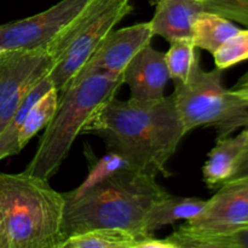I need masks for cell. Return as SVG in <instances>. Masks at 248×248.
<instances>
[{"label": "cell", "instance_id": "6da1fadb", "mask_svg": "<svg viewBox=\"0 0 248 248\" xmlns=\"http://www.w3.org/2000/svg\"><path fill=\"white\" fill-rule=\"evenodd\" d=\"M84 133L101 137L110 153L133 170L170 176L167 162L186 136L173 94L140 102L111 98L90 121Z\"/></svg>", "mask_w": 248, "mask_h": 248}, {"label": "cell", "instance_id": "7a4b0ae2", "mask_svg": "<svg viewBox=\"0 0 248 248\" xmlns=\"http://www.w3.org/2000/svg\"><path fill=\"white\" fill-rule=\"evenodd\" d=\"M167 195L154 176L121 167L63 194V234L67 239L98 228H119L140 241L149 235L145 223L150 210Z\"/></svg>", "mask_w": 248, "mask_h": 248}, {"label": "cell", "instance_id": "3957f363", "mask_svg": "<svg viewBox=\"0 0 248 248\" xmlns=\"http://www.w3.org/2000/svg\"><path fill=\"white\" fill-rule=\"evenodd\" d=\"M65 200L47 179L0 173L1 248H61Z\"/></svg>", "mask_w": 248, "mask_h": 248}, {"label": "cell", "instance_id": "277c9868", "mask_svg": "<svg viewBox=\"0 0 248 248\" xmlns=\"http://www.w3.org/2000/svg\"><path fill=\"white\" fill-rule=\"evenodd\" d=\"M123 85L124 74L90 72L75 77L60 92L55 115L24 171L47 181L55 176L78 136L84 133L90 121L116 96Z\"/></svg>", "mask_w": 248, "mask_h": 248}, {"label": "cell", "instance_id": "5b68a950", "mask_svg": "<svg viewBox=\"0 0 248 248\" xmlns=\"http://www.w3.org/2000/svg\"><path fill=\"white\" fill-rule=\"evenodd\" d=\"M223 70H205L195 63L186 82H174L173 98L184 133L198 127H215L217 138L248 126V103L225 89Z\"/></svg>", "mask_w": 248, "mask_h": 248}, {"label": "cell", "instance_id": "8992f818", "mask_svg": "<svg viewBox=\"0 0 248 248\" xmlns=\"http://www.w3.org/2000/svg\"><path fill=\"white\" fill-rule=\"evenodd\" d=\"M133 11L132 0H91L72 26L48 47L55 63L48 78L63 91L104 39Z\"/></svg>", "mask_w": 248, "mask_h": 248}, {"label": "cell", "instance_id": "52a82bcc", "mask_svg": "<svg viewBox=\"0 0 248 248\" xmlns=\"http://www.w3.org/2000/svg\"><path fill=\"white\" fill-rule=\"evenodd\" d=\"M53 63L48 48L0 51V133L24 97L50 74Z\"/></svg>", "mask_w": 248, "mask_h": 248}, {"label": "cell", "instance_id": "ba28073f", "mask_svg": "<svg viewBox=\"0 0 248 248\" xmlns=\"http://www.w3.org/2000/svg\"><path fill=\"white\" fill-rule=\"evenodd\" d=\"M91 0H61L40 14L0 24V51L48 48Z\"/></svg>", "mask_w": 248, "mask_h": 248}, {"label": "cell", "instance_id": "9c48e42d", "mask_svg": "<svg viewBox=\"0 0 248 248\" xmlns=\"http://www.w3.org/2000/svg\"><path fill=\"white\" fill-rule=\"evenodd\" d=\"M184 228L196 232H222L248 227V179L223 184L207 201L200 216Z\"/></svg>", "mask_w": 248, "mask_h": 248}, {"label": "cell", "instance_id": "30bf717a", "mask_svg": "<svg viewBox=\"0 0 248 248\" xmlns=\"http://www.w3.org/2000/svg\"><path fill=\"white\" fill-rule=\"evenodd\" d=\"M153 38L154 34L149 22L114 29L94 51L78 75L90 72L123 75L130 61L142 48L149 45Z\"/></svg>", "mask_w": 248, "mask_h": 248}, {"label": "cell", "instance_id": "8fae6325", "mask_svg": "<svg viewBox=\"0 0 248 248\" xmlns=\"http://www.w3.org/2000/svg\"><path fill=\"white\" fill-rule=\"evenodd\" d=\"M170 80L165 53L147 45L140 51L124 70V84L130 87L131 99L150 102L165 96Z\"/></svg>", "mask_w": 248, "mask_h": 248}, {"label": "cell", "instance_id": "7c38bea8", "mask_svg": "<svg viewBox=\"0 0 248 248\" xmlns=\"http://www.w3.org/2000/svg\"><path fill=\"white\" fill-rule=\"evenodd\" d=\"M150 19L153 34L169 43L191 38V26L195 17L205 11L203 4L195 0H157Z\"/></svg>", "mask_w": 248, "mask_h": 248}, {"label": "cell", "instance_id": "4fadbf2b", "mask_svg": "<svg viewBox=\"0 0 248 248\" xmlns=\"http://www.w3.org/2000/svg\"><path fill=\"white\" fill-rule=\"evenodd\" d=\"M247 142L248 126L236 136L217 138V143L208 153V159L202 167L203 182L208 188H219L230 178Z\"/></svg>", "mask_w": 248, "mask_h": 248}, {"label": "cell", "instance_id": "5bb4252c", "mask_svg": "<svg viewBox=\"0 0 248 248\" xmlns=\"http://www.w3.org/2000/svg\"><path fill=\"white\" fill-rule=\"evenodd\" d=\"M208 200L198 198H182L169 194L157 201L148 215L145 223L147 234H154L165 225H171L179 220L194 219L203 212Z\"/></svg>", "mask_w": 248, "mask_h": 248}, {"label": "cell", "instance_id": "9a60e30c", "mask_svg": "<svg viewBox=\"0 0 248 248\" xmlns=\"http://www.w3.org/2000/svg\"><path fill=\"white\" fill-rule=\"evenodd\" d=\"M167 239L176 248H248V227L230 232H207L181 225Z\"/></svg>", "mask_w": 248, "mask_h": 248}, {"label": "cell", "instance_id": "2e32d148", "mask_svg": "<svg viewBox=\"0 0 248 248\" xmlns=\"http://www.w3.org/2000/svg\"><path fill=\"white\" fill-rule=\"evenodd\" d=\"M239 31V27L230 19L210 11H201L191 26V39L196 47L213 55L220 45Z\"/></svg>", "mask_w": 248, "mask_h": 248}, {"label": "cell", "instance_id": "e0dca14e", "mask_svg": "<svg viewBox=\"0 0 248 248\" xmlns=\"http://www.w3.org/2000/svg\"><path fill=\"white\" fill-rule=\"evenodd\" d=\"M53 85L47 75L24 97L22 103L19 104L17 110L10 119L6 127L0 133V161L21 152L18 148V132L26 120L27 114H28L29 109L33 107V104L46 92L50 91Z\"/></svg>", "mask_w": 248, "mask_h": 248}, {"label": "cell", "instance_id": "ac0fdd59", "mask_svg": "<svg viewBox=\"0 0 248 248\" xmlns=\"http://www.w3.org/2000/svg\"><path fill=\"white\" fill-rule=\"evenodd\" d=\"M137 237L119 228H98L68 236L61 248H136Z\"/></svg>", "mask_w": 248, "mask_h": 248}, {"label": "cell", "instance_id": "d6986e66", "mask_svg": "<svg viewBox=\"0 0 248 248\" xmlns=\"http://www.w3.org/2000/svg\"><path fill=\"white\" fill-rule=\"evenodd\" d=\"M60 99V92L55 87L41 96L29 109L27 118L18 132V148L23 149L29 140L52 120Z\"/></svg>", "mask_w": 248, "mask_h": 248}, {"label": "cell", "instance_id": "ffe728a7", "mask_svg": "<svg viewBox=\"0 0 248 248\" xmlns=\"http://www.w3.org/2000/svg\"><path fill=\"white\" fill-rule=\"evenodd\" d=\"M169 51L165 53L170 79L173 82H186L196 62L200 61L193 39L186 38L172 41Z\"/></svg>", "mask_w": 248, "mask_h": 248}, {"label": "cell", "instance_id": "44dd1931", "mask_svg": "<svg viewBox=\"0 0 248 248\" xmlns=\"http://www.w3.org/2000/svg\"><path fill=\"white\" fill-rule=\"evenodd\" d=\"M216 68L228 69L248 60V28L241 29L230 36L213 53Z\"/></svg>", "mask_w": 248, "mask_h": 248}, {"label": "cell", "instance_id": "7402d4cb", "mask_svg": "<svg viewBox=\"0 0 248 248\" xmlns=\"http://www.w3.org/2000/svg\"><path fill=\"white\" fill-rule=\"evenodd\" d=\"M203 7L248 28V0H206Z\"/></svg>", "mask_w": 248, "mask_h": 248}, {"label": "cell", "instance_id": "603a6c76", "mask_svg": "<svg viewBox=\"0 0 248 248\" xmlns=\"http://www.w3.org/2000/svg\"><path fill=\"white\" fill-rule=\"evenodd\" d=\"M246 179H248V142L246 147H245L244 152H242L241 155H240L236 165H235V169L234 171H232V174L224 184L236 183V182L246 181Z\"/></svg>", "mask_w": 248, "mask_h": 248}, {"label": "cell", "instance_id": "cb8c5ba5", "mask_svg": "<svg viewBox=\"0 0 248 248\" xmlns=\"http://www.w3.org/2000/svg\"><path fill=\"white\" fill-rule=\"evenodd\" d=\"M136 248H176L169 239H156L153 235H148L137 242Z\"/></svg>", "mask_w": 248, "mask_h": 248}, {"label": "cell", "instance_id": "d4e9b609", "mask_svg": "<svg viewBox=\"0 0 248 248\" xmlns=\"http://www.w3.org/2000/svg\"><path fill=\"white\" fill-rule=\"evenodd\" d=\"M232 91L234 92L236 96H239L240 98L244 99L248 103V86H244V87H239V89H232Z\"/></svg>", "mask_w": 248, "mask_h": 248}, {"label": "cell", "instance_id": "484cf974", "mask_svg": "<svg viewBox=\"0 0 248 248\" xmlns=\"http://www.w3.org/2000/svg\"><path fill=\"white\" fill-rule=\"evenodd\" d=\"M244 86H248V70L240 78L239 80L236 81V84L232 87V89H239V87H244Z\"/></svg>", "mask_w": 248, "mask_h": 248}, {"label": "cell", "instance_id": "4316f807", "mask_svg": "<svg viewBox=\"0 0 248 248\" xmlns=\"http://www.w3.org/2000/svg\"><path fill=\"white\" fill-rule=\"evenodd\" d=\"M156 1H157V0H149L150 5H154ZM195 1H200V2H202V4H203V2H205L206 0H195Z\"/></svg>", "mask_w": 248, "mask_h": 248}, {"label": "cell", "instance_id": "83f0119b", "mask_svg": "<svg viewBox=\"0 0 248 248\" xmlns=\"http://www.w3.org/2000/svg\"><path fill=\"white\" fill-rule=\"evenodd\" d=\"M0 248H1V244H0Z\"/></svg>", "mask_w": 248, "mask_h": 248}]
</instances>
